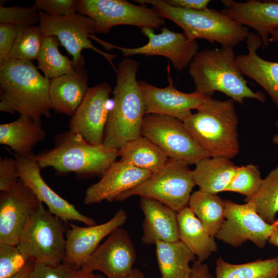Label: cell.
<instances>
[{"label": "cell", "instance_id": "15", "mask_svg": "<svg viewBox=\"0 0 278 278\" xmlns=\"http://www.w3.org/2000/svg\"><path fill=\"white\" fill-rule=\"evenodd\" d=\"M111 92V88L106 82L89 88L72 116L69 131L80 134L92 145H102L110 112L108 104Z\"/></svg>", "mask_w": 278, "mask_h": 278}, {"label": "cell", "instance_id": "44", "mask_svg": "<svg viewBox=\"0 0 278 278\" xmlns=\"http://www.w3.org/2000/svg\"><path fill=\"white\" fill-rule=\"evenodd\" d=\"M35 261L30 260L26 266L19 273L10 278H28Z\"/></svg>", "mask_w": 278, "mask_h": 278}, {"label": "cell", "instance_id": "9", "mask_svg": "<svg viewBox=\"0 0 278 278\" xmlns=\"http://www.w3.org/2000/svg\"><path fill=\"white\" fill-rule=\"evenodd\" d=\"M142 135L159 147L168 159L187 165H196L211 157L196 143L183 121L174 117L146 114L143 121Z\"/></svg>", "mask_w": 278, "mask_h": 278}, {"label": "cell", "instance_id": "6", "mask_svg": "<svg viewBox=\"0 0 278 278\" xmlns=\"http://www.w3.org/2000/svg\"><path fill=\"white\" fill-rule=\"evenodd\" d=\"M47 151L29 156L40 167H51L59 174L74 172L80 176L102 175L119 157L118 150L94 145L70 131L54 137Z\"/></svg>", "mask_w": 278, "mask_h": 278}, {"label": "cell", "instance_id": "35", "mask_svg": "<svg viewBox=\"0 0 278 278\" xmlns=\"http://www.w3.org/2000/svg\"><path fill=\"white\" fill-rule=\"evenodd\" d=\"M262 181L257 166L250 164L238 166L225 192L237 193L249 198L257 192Z\"/></svg>", "mask_w": 278, "mask_h": 278}, {"label": "cell", "instance_id": "29", "mask_svg": "<svg viewBox=\"0 0 278 278\" xmlns=\"http://www.w3.org/2000/svg\"><path fill=\"white\" fill-rule=\"evenodd\" d=\"M118 153L120 161L152 173L163 167L169 159L159 147L143 135L127 143Z\"/></svg>", "mask_w": 278, "mask_h": 278}, {"label": "cell", "instance_id": "31", "mask_svg": "<svg viewBox=\"0 0 278 278\" xmlns=\"http://www.w3.org/2000/svg\"><path fill=\"white\" fill-rule=\"evenodd\" d=\"M215 278H278V257L241 264H233L219 257Z\"/></svg>", "mask_w": 278, "mask_h": 278}, {"label": "cell", "instance_id": "7", "mask_svg": "<svg viewBox=\"0 0 278 278\" xmlns=\"http://www.w3.org/2000/svg\"><path fill=\"white\" fill-rule=\"evenodd\" d=\"M65 222L42 204L21 235L18 248L28 259L53 266L61 264L66 253Z\"/></svg>", "mask_w": 278, "mask_h": 278}, {"label": "cell", "instance_id": "41", "mask_svg": "<svg viewBox=\"0 0 278 278\" xmlns=\"http://www.w3.org/2000/svg\"><path fill=\"white\" fill-rule=\"evenodd\" d=\"M18 28L15 24L0 23V64L8 60Z\"/></svg>", "mask_w": 278, "mask_h": 278}, {"label": "cell", "instance_id": "42", "mask_svg": "<svg viewBox=\"0 0 278 278\" xmlns=\"http://www.w3.org/2000/svg\"><path fill=\"white\" fill-rule=\"evenodd\" d=\"M166 3L174 7L201 10L208 8V5L211 2L209 0H163Z\"/></svg>", "mask_w": 278, "mask_h": 278}, {"label": "cell", "instance_id": "2", "mask_svg": "<svg viewBox=\"0 0 278 278\" xmlns=\"http://www.w3.org/2000/svg\"><path fill=\"white\" fill-rule=\"evenodd\" d=\"M49 85L31 61L8 60L0 64V110L41 123L51 116Z\"/></svg>", "mask_w": 278, "mask_h": 278}, {"label": "cell", "instance_id": "18", "mask_svg": "<svg viewBox=\"0 0 278 278\" xmlns=\"http://www.w3.org/2000/svg\"><path fill=\"white\" fill-rule=\"evenodd\" d=\"M127 218L125 211L120 209L111 219L100 224L79 227L70 223V229L65 233L66 253L63 263L76 270L80 269L98 247L100 242L124 224Z\"/></svg>", "mask_w": 278, "mask_h": 278}, {"label": "cell", "instance_id": "10", "mask_svg": "<svg viewBox=\"0 0 278 278\" xmlns=\"http://www.w3.org/2000/svg\"><path fill=\"white\" fill-rule=\"evenodd\" d=\"M39 27L43 36H54L72 57L73 65L77 71L84 68V49H91L100 54L116 70L113 59L115 54L103 51L94 46L90 39L95 33V21L89 16L79 14L66 16H52L39 10Z\"/></svg>", "mask_w": 278, "mask_h": 278}, {"label": "cell", "instance_id": "37", "mask_svg": "<svg viewBox=\"0 0 278 278\" xmlns=\"http://www.w3.org/2000/svg\"><path fill=\"white\" fill-rule=\"evenodd\" d=\"M39 10L34 5L30 7L0 6V23L17 25H34L39 22Z\"/></svg>", "mask_w": 278, "mask_h": 278}, {"label": "cell", "instance_id": "27", "mask_svg": "<svg viewBox=\"0 0 278 278\" xmlns=\"http://www.w3.org/2000/svg\"><path fill=\"white\" fill-rule=\"evenodd\" d=\"M238 167L229 159L209 157L197 163L192 171L199 190L217 194L225 191Z\"/></svg>", "mask_w": 278, "mask_h": 278}, {"label": "cell", "instance_id": "8", "mask_svg": "<svg viewBox=\"0 0 278 278\" xmlns=\"http://www.w3.org/2000/svg\"><path fill=\"white\" fill-rule=\"evenodd\" d=\"M195 185L188 165L169 159L163 167L137 186L119 195L115 201L137 195L158 200L178 212L188 206Z\"/></svg>", "mask_w": 278, "mask_h": 278}, {"label": "cell", "instance_id": "33", "mask_svg": "<svg viewBox=\"0 0 278 278\" xmlns=\"http://www.w3.org/2000/svg\"><path fill=\"white\" fill-rule=\"evenodd\" d=\"M245 201L252 202L257 213L266 222H275L278 212V165L263 179L257 192Z\"/></svg>", "mask_w": 278, "mask_h": 278}, {"label": "cell", "instance_id": "21", "mask_svg": "<svg viewBox=\"0 0 278 278\" xmlns=\"http://www.w3.org/2000/svg\"><path fill=\"white\" fill-rule=\"evenodd\" d=\"M222 3L224 6L222 12L241 25L254 29L263 45H268L270 32L278 29V0H222Z\"/></svg>", "mask_w": 278, "mask_h": 278}, {"label": "cell", "instance_id": "40", "mask_svg": "<svg viewBox=\"0 0 278 278\" xmlns=\"http://www.w3.org/2000/svg\"><path fill=\"white\" fill-rule=\"evenodd\" d=\"M20 180L16 159L6 157L0 160V191L12 187Z\"/></svg>", "mask_w": 278, "mask_h": 278}, {"label": "cell", "instance_id": "49", "mask_svg": "<svg viewBox=\"0 0 278 278\" xmlns=\"http://www.w3.org/2000/svg\"><path fill=\"white\" fill-rule=\"evenodd\" d=\"M275 126L278 128V121H276ZM272 141L274 144L278 145V134H275L273 136Z\"/></svg>", "mask_w": 278, "mask_h": 278}, {"label": "cell", "instance_id": "3", "mask_svg": "<svg viewBox=\"0 0 278 278\" xmlns=\"http://www.w3.org/2000/svg\"><path fill=\"white\" fill-rule=\"evenodd\" d=\"M236 56L234 48L230 47L198 51L188 66L195 92L212 97L216 91H219L240 104H244L245 98L264 102L265 94L254 92L248 86L235 64Z\"/></svg>", "mask_w": 278, "mask_h": 278}, {"label": "cell", "instance_id": "43", "mask_svg": "<svg viewBox=\"0 0 278 278\" xmlns=\"http://www.w3.org/2000/svg\"><path fill=\"white\" fill-rule=\"evenodd\" d=\"M192 271L189 278H213L208 266L195 260L192 266Z\"/></svg>", "mask_w": 278, "mask_h": 278}, {"label": "cell", "instance_id": "46", "mask_svg": "<svg viewBox=\"0 0 278 278\" xmlns=\"http://www.w3.org/2000/svg\"><path fill=\"white\" fill-rule=\"evenodd\" d=\"M117 278H145L144 273L136 268H132L127 274Z\"/></svg>", "mask_w": 278, "mask_h": 278}, {"label": "cell", "instance_id": "39", "mask_svg": "<svg viewBox=\"0 0 278 278\" xmlns=\"http://www.w3.org/2000/svg\"><path fill=\"white\" fill-rule=\"evenodd\" d=\"M79 1L36 0L34 5L39 10L52 16H66L78 12Z\"/></svg>", "mask_w": 278, "mask_h": 278}, {"label": "cell", "instance_id": "38", "mask_svg": "<svg viewBox=\"0 0 278 278\" xmlns=\"http://www.w3.org/2000/svg\"><path fill=\"white\" fill-rule=\"evenodd\" d=\"M76 270L64 263L53 266L35 262L28 278H74Z\"/></svg>", "mask_w": 278, "mask_h": 278}, {"label": "cell", "instance_id": "20", "mask_svg": "<svg viewBox=\"0 0 278 278\" xmlns=\"http://www.w3.org/2000/svg\"><path fill=\"white\" fill-rule=\"evenodd\" d=\"M152 172L120 161L113 162L102 175L100 180L86 190L83 203L86 205L106 200H115L121 194L141 183Z\"/></svg>", "mask_w": 278, "mask_h": 278}, {"label": "cell", "instance_id": "19", "mask_svg": "<svg viewBox=\"0 0 278 278\" xmlns=\"http://www.w3.org/2000/svg\"><path fill=\"white\" fill-rule=\"evenodd\" d=\"M20 179L29 187L39 200L48 207V211L65 222L77 221L86 225L97 224L92 218L80 213L75 206L54 191L45 182L41 175V168L30 157L15 154Z\"/></svg>", "mask_w": 278, "mask_h": 278}, {"label": "cell", "instance_id": "14", "mask_svg": "<svg viewBox=\"0 0 278 278\" xmlns=\"http://www.w3.org/2000/svg\"><path fill=\"white\" fill-rule=\"evenodd\" d=\"M43 204L20 179L0 193V243L16 246L35 212Z\"/></svg>", "mask_w": 278, "mask_h": 278}, {"label": "cell", "instance_id": "1", "mask_svg": "<svg viewBox=\"0 0 278 278\" xmlns=\"http://www.w3.org/2000/svg\"><path fill=\"white\" fill-rule=\"evenodd\" d=\"M139 62L126 58L115 71L116 83L113 91V105L106 125L103 146L119 150L127 143L142 135L146 114L143 95L136 80Z\"/></svg>", "mask_w": 278, "mask_h": 278}, {"label": "cell", "instance_id": "30", "mask_svg": "<svg viewBox=\"0 0 278 278\" xmlns=\"http://www.w3.org/2000/svg\"><path fill=\"white\" fill-rule=\"evenodd\" d=\"M188 206L207 233L215 237L224 220V200L217 194L198 190L192 194Z\"/></svg>", "mask_w": 278, "mask_h": 278}, {"label": "cell", "instance_id": "13", "mask_svg": "<svg viewBox=\"0 0 278 278\" xmlns=\"http://www.w3.org/2000/svg\"><path fill=\"white\" fill-rule=\"evenodd\" d=\"M224 202V220L215 237L233 247H239L248 240L258 248L264 247L275 226V221L272 224L264 221L251 201L245 204L230 200Z\"/></svg>", "mask_w": 278, "mask_h": 278}, {"label": "cell", "instance_id": "45", "mask_svg": "<svg viewBox=\"0 0 278 278\" xmlns=\"http://www.w3.org/2000/svg\"><path fill=\"white\" fill-rule=\"evenodd\" d=\"M268 242L278 247V219L275 220V226L268 239Z\"/></svg>", "mask_w": 278, "mask_h": 278}, {"label": "cell", "instance_id": "17", "mask_svg": "<svg viewBox=\"0 0 278 278\" xmlns=\"http://www.w3.org/2000/svg\"><path fill=\"white\" fill-rule=\"evenodd\" d=\"M169 85L158 88L138 80L145 104L146 114H157L174 117L183 121L197 109L207 97L196 92L187 93L177 90L167 67Z\"/></svg>", "mask_w": 278, "mask_h": 278}, {"label": "cell", "instance_id": "23", "mask_svg": "<svg viewBox=\"0 0 278 278\" xmlns=\"http://www.w3.org/2000/svg\"><path fill=\"white\" fill-rule=\"evenodd\" d=\"M246 43L248 53L236 56L235 64L242 74L254 80L268 93L278 109V62L258 55L257 50L263 43L257 34L250 32Z\"/></svg>", "mask_w": 278, "mask_h": 278}, {"label": "cell", "instance_id": "47", "mask_svg": "<svg viewBox=\"0 0 278 278\" xmlns=\"http://www.w3.org/2000/svg\"><path fill=\"white\" fill-rule=\"evenodd\" d=\"M93 272H88L81 269L76 270L74 278H94Z\"/></svg>", "mask_w": 278, "mask_h": 278}, {"label": "cell", "instance_id": "34", "mask_svg": "<svg viewBox=\"0 0 278 278\" xmlns=\"http://www.w3.org/2000/svg\"><path fill=\"white\" fill-rule=\"evenodd\" d=\"M43 39L39 26L19 25L8 60L27 61L38 60Z\"/></svg>", "mask_w": 278, "mask_h": 278}, {"label": "cell", "instance_id": "48", "mask_svg": "<svg viewBox=\"0 0 278 278\" xmlns=\"http://www.w3.org/2000/svg\"><path fill=\"white\" fill-rule=\"evenodd\" d=\"M269 42H278V29L274 30L270 32Z\"/></svg>", "mask_w": 278, "mask_h": 278}, {"label": "cell", "instance_id": "5", "mask_svg": "<svg viewBox=\"0 0 278 278\" xmlns=\"http://www.w3.org/2000/svg\"><path fill=\"white\" fill-rule=\"evenodd\" d=\"M134 1L141 5H151L164 18L180 26L190 41L202 39L234 48L246 40L250 33L247 27L221 11L208 8L201 10L182 9L170 6L163 0Z\"/></svg>", "mask_w": 278, "mask_h": 278}, {"label": "cell", "instance_id": "12", "mask_svg": "<svg viewBox=\"0 0 278 278\" xmlns=\"http://www.w3.org/2000/svg\"><path fill=\"white\" fill-rule=\"evenodd\" d=\"M141 31L148 38V42L143 46L135 48L116 46L94 35H91L90 38L98 42L107 50L119 49L126 57L135 55L165 57L170 60L173 67L179 72L189 66L198 52L199 45L197 41L189 40L183 33L175 32L166 27L162 28L161 32L158 34L154 32L153 29L149 27L141 28Z\"/></svg>", "mask_w": 278, "mask_h": 278}, {"label": "cell", "instance_id": "25", "mask_svg": "<svg viewBox=\"0 0 278 278\" xmlns=\"http://www.w3.org/2000/svg\"><path fill=\"white\" fill-rule=\"evenodd\" d=\"M46 135L41 124L22 115L15 120L0 125V144L9 147L15 154L28 157Z\"/></svg>", "mask_w": 278, "mask_h": 278}, {"label": "cell", "instance_id": "26", "mask_svg": "<svg viewBox=\"0 0 278 278\" xmlns=\"http://www.w3.org/2000/svg\"><path fill=\"white\" fill-rule=\"evenodd\" d=\"M179 240L203 263L217 251L214 237L211 236L188 206L177 212Z\"/></svg>", "mask_w": 278, "mask_h": 278}, {"label": "cell", "instance_id": "4", "mask_svg": "<svg viewBox=\"0 0 278 278\" xmlns=\"http://www.w3.org/2000/svg\"><path fill=\"white\" fill-rule=\"evenodd\" d=\"M197 110L183 120L196 143L211 157H235L239 143L234 101L208 97Z\"/></svg>", "mask_w": 278, "mask_h": 278}, {"label": "cell", "instance_id": "36", "mask_svg": "<svg viewBox=\"0 0 278 278\" xmlns=\"http://www.w3.org/2000/svg\"><path fill=\"white\" fill-rule=\"evenodd\" d=\"M30 259L17 246L0 243V278H10L21 271Z\"/></svg>", "mask_w": 278, "mask_h": 278}, {"label": "cell", "instance_id": "11", "mask_svg": "<svg viewBox=\"0 0 278 278\" xmlns=\"http://www.w3.org/2000/svg\"><path fill=\"white\" fill-rule=\"evenodd\" d=\"M78 14L92 18L95 33L108 34L112 27L128 25L153 29L164 25V18L153 8L126 0H80Z\"/></svg>", "mask_w": 278, "mask_h": 278}, {"label": "cell", "instance_id": "50", "mask_svg": "<svg viewBox=\"0 0 278 278\" xmlns=\"http://www.w3.org/2000/svg\"><path fill=\"white\" fill-rule=\"evenodd\" d=\"M94 278H104V277L101 275L97 274L94 275Z\"/></svg>", "mask_w": 278, "mask_h": 278}, {"label": "cell", "instance_id": "24", "mask_svg": "<svg viewBox=\"0 0 278 278\" xmlns=\"http://www.w3.org/2000/svg\"><path fill=\"white\" fill-rule=\"evenodd\" d=\"M85 68L75 74L50 79L49 98L55 112L73 116L82 102L89 87Z\"/></svg>", "mask_w": 278, "mask_h": 278}, {"label": "cell", "instance_id": "16", "mask_svg": "<svg viewBox=\"0 0 278 278\" xmlns=\"http://www.w3.org/2000/svg\"><path fill=\"white\" fill-rule=\"evenodd\" d=\"M136 258L135 249L128 232L119 227L107 237L80 269L91 272L97 270L108 278H117L132 270Z\"/></svg>", "mask_w": 278, "mask_h": 278}, {"label": "cell", "instance_id": "22", "mask_svg": "<svg viewBox=\"0 0 278 278\" xmlns=\"http://www.w3.org/2000/svg\"><path fill=\"white\" fill-rule=\"evenodd\" d=\"M140 205L144 215L141 238L143 244L180 241L176 211L158 200L144 197H141Z\"/></svg>", "mask_w": 278, "mask_h": 278}, {"label": "cell", "instance_id": "28", "mask_svg": "<svg viewBox=\"0 0 278 278\" xmlns=\"http://www.w3.org/2000/svg\"><path fill=\"white\" fill-rule=\"evenodd\" d=\"M156 256L162 278H189L190 262L196 260L195 255L181 241L155 244Z\"/></svg>", "mask_w": 278, "mask_h": 278}, {"label": "cell", "instance_id": "32", "mask_svg": "<svg viewBox=\"0 0 278 278\" xmlns=\"http://www.w3.org/2000/svg\"><path fill=\"white\" fill-rule=\"evenodd\" d=\"M59 46V40L56 37L43 36L38 68L49 79L76 72L72 60L60 53Z\"/></svg>", "mask_w": 278, "mask_h": 278}]
</instances>
